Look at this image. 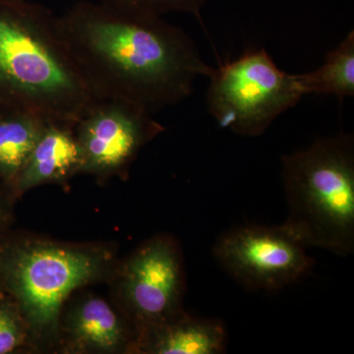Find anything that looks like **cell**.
I'll list each match as a JSON object with an SVG mask.
<instances>
[{
	"label": "cell",
	"instance_id": "15",
	"mask_svg": "<svg viewBox=\"0 0 354 354\" xmlns=\"http://www.w3.org/2000/svg\"><path fill=\"white\" fill-rule=\"evenodd\" d=\"M4 295H0V354L13 353L25 337L19 309L12 298L8 299Z\"/></svg>",
	"mask_w": 354,
	"mask_h": 354
},
{
	"label": "cell",
	"instance_id": "4",
	"mask_svg": "<svg viewBox=\"0 0 354 354\" xmlns=\"http://www.w3.org/2000/svg\"><path fill=\"white\" fill-rule=\"evenodd\" d=\"M108 254L0 236V279L23 320L38 332L51 330L72 291L104 271Z\"/></svg>",
	"mask_w": 354,
	"mask_h": 354
},
{
	"label": "cell",
	"instance_id": "11",
	"mask_svg": "<svg viewBox=\"0 0 354 354\" xmlns=\"http://www.w3.org/2000/svg\"><path fill=\"white\" fill-rule=\"evenodd\" d=\"M48 121L17 109L0 108V184L12 192L26 160Z\"/></svg>",
	"mask_w": 354,
	"mask_h": 354
},
{
	"label": "cell",
	"instance_id": "10",
	"mask_svg": "<svg viewBox=\"0 0 354 354\" xmlns=\"http://www.w3.org/2000/svg\"><path fill=\"white\" fill-rule=\"evenodd\" d=\"M227 330L216 319L194 318L185 312L169 320L140 328V349L156 354L225 353Z\"/></svg>",
	"mask_w": 354,
	"mask_h": 354
},
{
	"label": "cell",
	"instance_id": "1",
	"mask_svg": "<svg viewBox=\"0 0 354 354\" xmlns=\"http://www.w3.org/2000/svg\"><path fill=\"white\" fill-rule=\"evenodd\" d=\"M59 17L70 50L97 99L155 114L187 99L213 67L181 28L162 17L80 1Z\"/></svg>",
	"mask_w": 354,
	"mask_h": 354
},
{
	"label": "cell",
	"instance_id": "17",
	"mask_svg": "<svg viewBox=\"0 0 354 354\" xmlns=\"http://www.w3.org/2000/svg\"><path fill=\"white\" fill-rule=\"evenodd\" d=\"M3 293H6V291L3 290V286H2L1 279H0V295H3Z\"/></svg>",
	"mask_w": 354,
	"mask_h": 354
},
{
	"label": "cell",
	"instance_id": "7",
	"mask_svg": "<svg viewBox=\"0 0 354 354\" xmlns=\"http://www.w3.org/2000/svg\"><path fill=\"white\" fill-rule=\"evenodd\" d=\"M145 109L120 100L101 99L75 127L82 172L111 176L127 169L164 127Z\"/></svg>",
	"mask_w": 354,
	"mask_h": 354
},
{
	"label": "cell",
	"instance_id": "8",
	"mask_svg": "<svg viewBox=\"0 0 354 354\" xmlns=\"http://www.w3.org/2000/svg\"><path fill=\"white\" fill-rule=\"evenodd\" d=\"M183 258L169 237L158 236L147 242L125 265L123 295L140 328L183 313Z\"/></svg>",
	"mask_w": 354,
	"mask_h": 354
},
{
	"label": "cell",
	"instance_id": "16",
	"mask_svg": "<svg viewBox=\"0 0 354 354\" xmlns=\"http://www.w3.org/2000/svg\"><path fill=\"white\" fill-rule=\"evenodd\" d=\"M3 186L0 184V236L3 235V230L8 223L9 218L8 204H7L6 195L3 192Z\"/></svg>",
	"mask_w": 354,
	"mask_h": 354
},
{
	"label": "cell",
	"instance_id": "9",
	"mask_svg": "<svg viewBox=\"0 0 354 354\" xmlns=\"http://www.w3.org/2000/svg\"><path fill=\"white\" fill-rule=\"evenodd\" d=\"M74 127L48 122L12 188L20 194L44 183H59L82 172V156Z\"/></svg>",
	"mask_w": 354,
	"mask_h": 354
},
{
	"label": "cell",
	"instance_id": "6",
	"mask_svg": "<svg viewBox=\"0 0 354 354\" xmlns=\"http://www.w3.org/2000/svg\"><path fill=\"white\" fill-rule=\"evenodd\" d=\"M307 247L285 225H247L223 234L214 247L221 267L254 290H277L311 271Z\"/></svg>",
	"mask_w": 354,
	"mask_h": 354
},
{
	"label": "cell",
	"instance_id": "13",
	"mask_svg": "<svg viewBox=\"0 0 354 354\" xmlns=\"http://www.w3.org/2000/svg\"><path fill=\"white\" fill-rule=\"evenodd\" d=\"M304 95H334L341 101L354 97V32H349L334 50L326 55L322 66L297 74Z\"/></svg>",
	"mask_w": 354,
	"mask_h": 354
},
{
	"label": "cell",
	"instance_id": "12",
	"mask_svg": "<svg viewBox=\"0 0 354 354\" xmlns=\"http://www.w3.org/2000/svg\"><path fill=\"white\" fill-rule=\"evenodd\" d=\"M68 329L80 346L95 351H115L127 339L120 317L100 298H88L79 304L70 315Z\"/></svg>",
	"mask_w": 354,
	"mask_h": 354
},
{
	"label": "cell",
	"instance_id": "14",
	"mask_svg": "<svg viewBox=\"0 0 354 354\" xmlns=\"http://www.w3.org/2000/svg\"><path fill=\"white\" fill-rule=\"evenodd\" d=\"M100 2L127 12L158 17L169 13H189L202 22V9L207 0H100Z\"/></svg>",
	"mask_w": 354,
	"mask_h": 354
},
{
	"label": "cell",
	"instance_id": "2",
	"mask_svg": "<svg viewBox=\"0 0 354 354\" xmlns=\"http://www.w3.org/2000/svg\"><path fill=\"white\" fill-rule=\"evenodd\" d=\"M99 100L70 50L59 17L27 0H0V108L74 127Z\"/></svg>",
	"mask_w": 354,
	"mask_h": 354
},
{
	"label": "cell",
	"instance_id": "5",
	"mask_svg": "<svg viewBox=\"0 0 354 354\" xmlns=\"http://www.w3.org/2000/svg\"><path fill=\"white\" fill-rule=\"evenodd\" d=\"M206 102L218 124L258 137L304 97L297 74L279 69L264 48L247 50L212 69Z\"/></svg>",
	"mask_w": 354,
	"mask_h": 354
},
{
	"label": "cell",
	"instance_id": "3",
	"mask_svg": "<svg viewBox=\"0 0 354 354\" xmlns=\"http://www.w3.org/2000/svg\"><path fill=\"white\" fill-rule=\"evenodd\" d=\"M288 202L283 225L307 248L337 255L354 250V139L351 134L318 140L281 158Z\"/></svg>",
	"mask_w": 354,
	"mask_h": 354
}]
</instances>
